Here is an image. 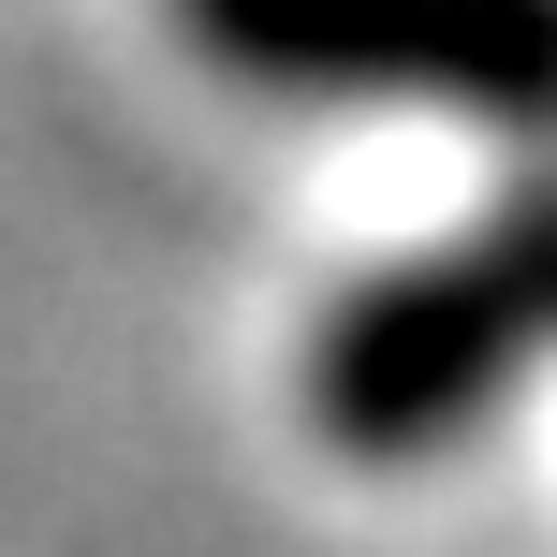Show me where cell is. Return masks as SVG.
<instances>
[{
    "mask_svg": "<svg viewBox=\"0 0 557 557\" xmlns=\"http://www.w3.org/2000/svg\"><path fill=\"white\" fill-rule=\"evenodd\" d=\"M557 352V176L513 191L499 221L352 278L308 337V411L337 455H441Z\"/></svg>",
    "mask_w": 557,
    "mask_h": 557,
    "instance_id": "1",
    "label": "cell"
},
{
    "mask_svg": "<svg viewBox=\"0 0 557 557\" xmlns=\"http://www.w3.org/2000/svg\"><path fill=\"white\" fill-rule=\"evenodd\" d=\"M176 45L278 103H411L557 133V0H162Z\"/></svg>",
    "mask_w": 557,
    "mask_h": 557,
    "instance_id": "2",
    "label": "cell"
}]
</instances>
